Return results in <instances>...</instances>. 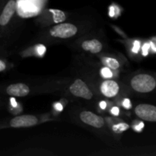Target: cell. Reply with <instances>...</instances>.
Here are the masks:
<instances>
[{"label":"cell","mask_w":156,"mask_h":156,"mask_svg":"<svg viewBox=\"0 0 156 156\" xmlns=\"http://www.w3.org/2000/svg\"><path fill=\"white\" fill-rule=\"evenodd\" d=\"M136 114L140 118L149 122H156V107L151 105H142L136 106Z\"/></svg>","instance_id":"obj_3"},{"label":"cell","mask_w":156,"mask_h":156,"mask_svg":"<svg viewBox=\"0 0 156 156\" xmlns=\"http://www.w3.org/2000/svg\"><path fill=\"white\" fill-rule=\"evenodd\" d=\"M77 27L69 23H61L52 27L50 30V34L55 37L69 38L77 33Z\"/></svg>","instance_id":"obj_2"},{"label":"cell","mask_w":156,"mask_h":156,"mask_svg":"<svg viewBox=\"0 0 156 156\" xmlns=\"http://www.w3.org/2000/svg\"><path fill=\"white\" fill-rule=\"evenodd\" d=\"M123 106L126 109H130L132 105H131V102L129 101V99L125 98L123 101Z\"/></svg>","instance_id":"obj_19"},{"label":"cell","mask_w":156,"mask_h":156,"mask_svg":"<svg viewBox=\"0 0 156 156\" xmlns=\"http://www.w3.org/2000/svg\"><path fill=\"white\" fill-rule=\"evenodd\" d=\"M38 120L36 117L33 115H22L18 116L12 119L10 122L12 127H30L37 123Z\"/></svg>","instance_id":"obj_5"},{"label":"cell","mask_w":156,"mask_h":156,"mask_svg":"<svg viewBox=\"0 0 156 156\" xmlns=\"http://www.w3.org/2000/svg\"><path fill=\"white\" fill-rule=\"evenodd\" d=\"M6 68L5 63L3 62V60H0V71H4Z\"/></svg>","instance_id":"obj_23"},{"label":"cell","mask_w":156,"mask_h":156,"mask_svg":"<svg viewBox=\"0 0 156 156\" xmlns=\"http://www.w3.org/2000/svg\"><path fill=\"white\" fill-rule=\"evenodd\" d=\"M16 9V2L15 0H10L6 4L2 12L1 17H0V24L2 26L6 25L12 18V15H14Z\"/></svg>","instance_id":"obj_7"},{"label":"cell","mask_w":156,"mask_h":156,"mask_svg":"<svg viewBox=\"0 0 156 156\" xmlns=\"http://www.w3.org/2000/svg\"><path fill=\"white\" fill-rule=\"evenodd\" d=\"M111 114L114 116H118L120 114V110L117 107H114V108L111 109Z\"/></svg>","instance_id":"obj_21"},{"label":"cell","mask_w":156,"mask_h":156,"mask_svg":"<svg viewBox=\"0 0 156 156\" xmlns=\"http://www.w3.org/2000/svg\"><path fill=\"white\" fill-rule=\"evenodd\" d=\"M150 47H151L150 44H145L144 45H143V49H142V50H143V56H147L148 53H149V49Z\"/></svg>","instance_id":"obj_18"},{"label":"cell","mask_w":156,"mask_h":156,"mask_svg":"<svg viewBox=\"0 0 156 156\" xmlns=\"http://www.w3.org/2000/svg\"><path fill=\"white\" fill-rule=\"evenodd\" d=\"M101 74L105 79H110V78H112L113 76V73L109 67H104L103 69H101Z\"/></svg>","instance_id":"obj_14"},{"label":"cell","mask_w":156,"mask_h":156,"mask_svg":"<svg viewBox=\"0 0 156 156\" xmlns=\"http://www.w3.org/2000/svg\"><path fill=\"white\" fill-rule=\"evenodd\" d=\"M9 95L16 96V97H24L30 92L28 86L24 83H16L9 85L6 89Z\"/></svg>","instance_id":"obj_8"},{"label":"cell","mask_w":156,"mask_h":156,"mask_svg":"<svg viewBox=\"0 0 156 156\" xmlns=\"http://www.w3.org/2000/svg\"><path fill=\"white\" fill-rule=\"evenodd\" d=\"M140 42L139 41H136L133 44V47L132 49V51L133 52V53H137L139 52V50H140Z\"/></svg>","instance_id":"obj_17"},{"label":"cell","mask_w":156,"mask_h":156,"mask_svg":"<svg viewBox=\"0 0 156 156\" xmlns=\"http://www.w3.org/2000/svg\"><path fill=\"white\" fill-rule=\"evenodd\" d=\"M50 12L53 14V21L55 23H61L63 22L66 20V15L62 11L59 9H50Z\"/></svg>","instance_id":"obj_11"},{"label":"cell","mask_w":156,"mask_h":156,"mask_svg":"<svg viewBox=\"0 0 156 156\" xmlns=\"http://www.w3.org/2000/svg\"><path fill=\"white\" fill-rule=\"evenodd\" d=\"M106 107H107L106 102L104 101H102L100 102V108H101V109H105Z\"/></svg>","instance_id":"obj_25"},{"label":"cell","mask_w":156,"mask_h":156,"mask_svg":"<svg viewBox=\"0 0 156 156\" xmlns=\"http://www.w3.org/2000/svg\"><path fill=\"white\" fill-rule=\"evenodd\" d=\"M82 48L86 51H90L92 53H99L102 50V44L98 40H91L82 43Z\"/></svg>","instance_id":"obj_10"},{"label":"cell","mask_w":156,"mask_h":156,"mask_svg":"<svg viewBox=\"0 0 156 156\" xmlns=\"http://www.w3.org/2000/svg\"><path fill=\"white\" fill-rule=\"evenodd\" d=\"M102 94L106 97L112 98L117 95L119 91V85L114 81H105L101 86Z\"/></svg>","instance_id":"obj_9"},{"label":"cell","mask_w":156,"mask_h":156,"mask_svg":"<svg viewBox=\"0 0 156 156\" xmlns=\"http://www.w3.org/2000/svg\"><path fill=\"white\" fill-rule=\"evenodd\" d=\"M117 12H119V9L117 6L111 5L109 8V15L111 17H114L115 15V14L117 13Z\"/></svg>","instance_id":"obj_16"},{"label":"cell","mask_w":156,"mask_h":156,"mask_svg":"<svg viewBox=\"0 0 156 156\" xmlns=\"http://www.w3.org/2000/svg\"><path fill=\"white\" fill-rule=\"evenodd\" d=\"M144 127V123L143 122H140L138 125H136L133 126V129H135L136 132H141V130L143 129V128Z\"/></svg>","instance_id":"obj_20"},{"label":"cell","mask_w":156,"mask_h":156,"mask_svg":"<svg viewBox=\"0 0 156 156\" xmlns=\"http://www.w3.org/2000/svg\"><path fill=\"white\" fill-rule=\"evenodd\" d=\"M36 50L37 53L40 56H43L44 55V53H46L45 46L43 45V44H38V45L36 46Z\"/></svg>","instance_id":"obj_15"},{"label":"cell","mask_w":156,"mask_h":156,"mask_svg":"<svg viewBox=\"0 0 156 156\" xmlns=\"http://www.w3.org/2000/svg\"><path fill=\"white\" fill-rule=\"evenodd\" d=\"M128 128H129V125H128L127 123H118V124L113 126L112 129L114 132L121 133V132H123V131L126 130Z\"/></svg>","instance_id":"obj_13"},{"label":"cell","mask_w":156,"mask_h":156,"mask_svg":"<svg viewBox=\"0 0 156 156\" xmlns=\"http://www.w3.org/2000/svg\"><path fill=\"white\" fill-rule=\"evenodd\" d=\"M69 90L72 94L76 97L82 98L88 100L92 98L91 91L88 88L86 84L81 79H76L74 83L70 86Z\"/></svg>","instance_id":"obj_4"},{"label":"cell","mask_w":156,"mask_h":156,"mask_svg":"<svg viewBox=\"0 0 156 156\" xmlns=\"http://www.w3.org/2000/svg\"><path fill=\"white\" fill-rule=\"evenodd\" d=\"M55 109L58 111H62L63 108H62V105H61V103H56L55 105Z\"/></svg>","instance_id":"obj_22"},{"label":"cell","mask_w":156,"mask_h":156,"mask_svg":"<svg viewBox=\"0 0 156 156\" xmlns=\"http://www.w3.org/2000/svg\"><path fill=\"white\" fill-rule=\"evenodd\" d=\"M80 118L86 124L96 128H101L104 125V119L90 111H84L81 114Z\"/></svg>","instance_id":"obj_6"},{"label":"cell","mask_w":156,"mask_h":156,"mask_svg":"<svg viewBox=\"0 0 156 156\" xmlns=\"http://www.w3.org/2000/svg\"><path fill=\"white\" fill-rule=\"evenodd\" d=\"M10 101H11V105H12L13 108H16V107L18 106V104H17L16 101H15V99L14 98H12L10 99Z\"/></svg>","instance_id":"obj_24"},{"label":"cell","mask_w":156,"mask_h":156,"mask_svg":"<svg viewBox=\"0 0 156 156\" xmlns=\"http://www.w3.org/2000/svg\"><path fill=\"white\" fill-rule=\"evenodd\" d=\"M131 85L133 88L138 92L147 93L155 89L156 82L152 76L141 74L133 78L131 80Z\"/></svg>","instance_id":"obj_1"},{"label":"cell","mask_w":156,"mask_h":156,"mask_svg":"<svg viewBox=\"0 0 156 156\" xmlns=\"http://www.w3.org/2000/svg\"><path fill=\"white\" fill-rule=\"evenodd\" d=\"M102 62L108 67L113 69H117L120 66V63L118 62V61L114 58L104 57L102 58Z\"/></svg>","instance_id":"obj_12"}]
</instances>
